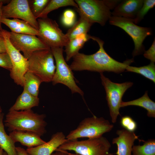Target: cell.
Masks as SVG:
<instances>
[{"label":"cell","instance_id":"obj_28","mask_svg":"<svg viewBox=\"0 0 155 155\" xmlns=\"http://www.w3.org/2000/svg\"><path fill=\"white\" fill-rule=\"evenodd\" d=\"M155 5L154 0H144L142 7L138 12L135 18L132 20L133 22L136 24L140 23L148 11L153 8Z\"/></svg>","mask_w":155,"mask_h":155},{"label":"cell","instance_id":"obj_41","mask_svg":"<svg viewBox=\"0 0 155 155\" xmlns=\"http://www.w3.org/2000/svg\"><path fill=\"white\" fill-rule=\"evenodd\" d=\"M1 112H2V109L1 107L0 106V113Z\"/></svg>","mask_w":155,"mask_h":155},{"label":"cell","instance_id":"obj_27","mask_svg":"<svg viewBox=\"0 0 155 155\" xmlns=\"http://www.w3.org/2000/svg\"><path fill=\"white\" fill-rule=\"evenodd\" d=\"M133 155H155V140L149 139L144 141L142 145H133Z\"/></svg>","mask_w":155,"mask_h":155},{"label":"cell","instance_id":"obj_31","mask_svg":"<svg viewBox=\"0 0 155 155\" xmlns=\"http://www.w3.org/2000/svg\"><path fill=\"white\" fill-rule=\"evenodd\" d=\"M75 15L72 10L67 9L64 12L61 18L63 24L66 27L73 26L75 23Z\"/></svg>","mask_w":155,"mask_h":155},{"label":"cell","instance_id":"obj_12","mask_svg":"<svg viewBox=\"0 0 155 155\" xmlns=\"http://www.w3.org/2000/svg\"><path fill=\"white\" fill-rule=\"evenodd\" d=\"M9 40L13 45L19 51H22L27 59L36 51L51 49L36 35L11 32H9Z\"/></svg>","mask_w":155,"mask_h":155},{"label":"cell","instance_id":"obj_7","mask_svg":"<svg viewBox=\"0 0 155 155\" xmlns=\"http://www.w3.org/2000/svg\"><path fill=\"white\" fill-rule=\"evenodd\" d=\"M100 74L102 84L105 90L106 99L111 121L115 123L118 115H120L119 110L123 95L133 83L130 82L121 83H115L105 77L103 73H100Z\"/></svg>","mask_w":155,"mask_h":155},{"label":"cell","instance_id":"obj_36","mask_svg":"<svg viewBox=\"0 0 155 155\" xmlns=\"http://www.w3.org/2000/svg\"><path fill=\"white\" fill-rule=\"evenodd\" d=\"M17 152L18 155H29L24 148L20 147H16Z\"/></svg>","mask_w":155,"mask_h":155},{"label":"cell","instance_id":"obj_21","mask_svg":"<svg viewBox=\"0 0 155 155\" xmlns=\"http://www.w3.org/2000/svg\"><path fill=\"white\" fill-rule=\"evenodd\" d=\"M146 91L141 97L131 101L123 102L121 103L120 107H123L129 106H136L141 107L147 111V115L150 117H155V103L152 100Z\"/></svg>","mask_w":155,"mask_h":155},{"label":"cell","instance_id":"obj_22","mask_svg":"<svg viewBox=\"0 0 155 155\" xmlns=\"http://www.w3.org/2000/svg\"><path fill=\"white\" fill-rule=\"evenodd\" d=\"M4 116V114L0 113V147L7 155H18L15 143L5 130Z\"/></svg>","mask_w":155,"mask_h":155},{"label":"cell","instance_id":"obj_40","mask_svg":"<svg viewBox=\"0 0 155 155\" xmlns=\"http://www.w3.org/2000/svg\"><path fill=\"white\" fill-rule=\"evenodd\" d=\"M103 155H114L112 154L109 153H108L105 154Z\"/></svg>","mask_w":155,"mask_h":155},{"label":"cell","instance_id":"obj_1","mask_svg":"<svg viewBox=\"0 0 155 155\" xmlns=\"http://www.w3.org/2000/svg\"><path fill=\"white\" fill-rule=\"evenodd\" d=\"M90 39L96 41L99 49L95 53L87 55L79 53L73 57L69 66L72 70H87L103 73L104 71L120 73L134 61L133 58L128 59L123 63L119 62L111 57L104 48V41L100 38L90 36Z\"/></svg>","mask_w":155,"mask_h":155},{"label":"cell","instance_id":"obj_2","mask_svg":"<svg viewBox=\"0 0 155 155\" xmlns=\"http://www.w3.org/2000/svg\"><path fill=\"white\" fill-rule=\"evenodd\" d=\"M45 114L34 113L31 109L9 111L4 121L9 132L17 130L32 132L40 137L46 132Z\"/></svg>","mask_w":155,"mask_h":155},{"label":"cell","instance_id":"obj_39","mask_svg":"<svg viewBox=\"0 0 155 155\" xmlns=\"http://www.w3.org/2000/svg\"><path fill=\"white\" fill-rule=\"evenodd\" d=\"M3 150L0 147V155H3Z\"/></svg>","mask_w":155,"mask_h":155},{"label":"cell","instance_id":"obj_42","mask_svg":"<svg viewBox=\"0 0 155 155\" xmlns=\"http://www.w3.org/2000/svg\"><path fill=\"white\" fill-rule=\"evenodd\" d=\"M3 155H7V153L4 152V153H3Z\"/></svg>","mask_w":155,"mask_h":155},{"label":"cell","instance_id":"obj_29","mask_svg":"<svg viewBox=\"0 0 155 155\" xmlns=\"http://www.w3.org/2000/svg\"><path fill=\"white\" fill-rule=\"evenodd\" d=\"M28 2L31 11L37 19L49 2V0H29Z\"/></svg>","mask_w":155,"mask_h":155},{"label":"cell","instance_id":"obj_32","mask_svg":"<svg viewBox=\"0 0 155 155\" xmlns=\"http://www.w3.org/2000/svg\"><path fill=\"white\" fill-rule=\"evenodd\" d=\"M0 67L9 70H11L12 66L11 61L7 53H0Z\"/></svg>","mask_w":155,"mask_h":155},{"label":"cell","instance_id":"obj_30","mask_svg":"<svg viewBox=\"0 0 155 155\" xmlns=\"http://www.w3.org/2000/svg\"><path fill=\"white\" fill-rule=\"evenodd\" d=\"M120 123L124 129L130 132H134L137 129V123L131 117L128 116L122 117Z\"/></svg>","mask_w":155,"mask_h":155},{"label":"cell","instance_id":"obj_34","mask_svg":"<svg viewBox=\"0 0 155 155\" xmlns=\"http://www.w3.org/2000/svg\"><path fill=\"white\" fill-rule=\"evenodd\" d=\"M2 31L0 30V53H6L5 39Z\"/></svg>","mask_w":155,"mask_h":155},{"label":"cell","instance_id":"obj_35","mask_svg":"<svg viewBox=\"0 0 155 155\" xmlns=\"http://www.w3.org/2000/svg\"><path fill=\"white\" fill-rule=\"evenodd\" d=\"M51 155H80L76 153H69L67 150H65L58 148Z\"/></svg>","mask_w":155,"mask_h":155},{"label":"cell","instance_id":"obj_3","mask_svg":"<svg viewBox=\"0 0 155 155\" xmlns=\"http://www.w3.org/2000/svg\"><path fill=\"white\" fill-rule=\"evenodd\" d=\"M78 13L91 22L103 26L111 16V10L119 3L117 0H75Z\"/></svg>","mask_w":155,"mask_h":155},{"label":"cell","instance_id":"obj_26","mask_svg":"<svg viewBox=\"0 0 155 155\" xmlns=\"http://www.w3.org/2000/svg\"><path fill=\"white\" fill-rule=\"evenodd\" d=\"M126 71L139 74L155 83V65L154 63L150 62L149 65L139 67L128 66Z\"/></svg>","mask_w":155,"mask_h":155},{"label":"cell","instance_id":"obj_4","mask_svg":"<svg viewBox=\"0 0 155 155\" xmlns=\"http://www.w3.org/2000/svg\"><path fill=\"white\" fill-rule=\"evenodd\" d=\"M54 59L51 49L36 51L28 59V71L42 82H52L56 70Z\"/></svg>","mask_w":155,"mask_h":155},{"label":"cell","instance_id":"obj_16","mask_svg":"<svg viewBox=\"0 0 155 155\" xmlns=\"http://www.w3.org/2000/svg\"><path fill=\"white\" fill-rule=\"evenodd\" d=\"M143 0H126L119 3L114 8L111 16L133 20L142 7Z\"/></svg>","mask_w":155,"mask_h":155},{"label":"cell","instance_id":"obj_23","mask_svg":"<svg viewBox=\"0 0 155 155\" xmlns=\"http://www.w3.org/2000/svg\"><path fill=\"white\" fill-rule=\"evenodd\" d=\"M79 13V19L65 34L69 40L81 34H87L93 24L82 14Z\"/></svg>","mask_w":155,"mask_h":155},{"label":"cell","instance_id":"obj_19","mask_svg":"<svg viewBox=\"0 0 155 155\" xmlns=\"http://www.w3.org/2000/svg\"><path fill=\"white\" fill-rule=\"evenodd\" d=\"M39 103L38 97L34 96L23 90L9 111H20L31 109L33 107L38 106Z\"/></svg>","mask_w":155,"mask_h":155},{"label":"cell","instance_id":"obj_11","mask_svg":"<svg viewBox=\"0 0 155 155\" xmlns=\"http://www.w3.org/2000/svg\"><path fill=\"white\" fill-rule=\"evenodd\" d=\"M6 53L10 58L12 68L10 75L17 84L23 87L24 76L28 70V59L22 55L11 43L9 32L3 29Z\"/></svg>","mask_w":155,"mask_h":155},{"label":"cell","instance_id":"obj_10","mask_svg":"<svg viewBox=\"0 0 155 155\" xmlns=\"http://www.w3.org/2000/svg\"><path fill=\"white\" fill-rule=\"evenodd\" d=\"M38 38L51 48L65 46L69 40L56 22L47 17L37 19Z\"/></svg>","mask_w":155,"mask_h":155},{"label":"cell","instance_id":"obj_25","mask_svg":"<svg viewBox=\"0 0 155 155\" xmlns=\"http://www.w3.org/2000/svg\"><path fill=\"white\" fill-rule=\"evenodd\" d=\"M72 6L78 8V6L74 1L73 0H51L37 18H44L47 17V15L51 11L60 7Z\"/></svg>","mask_w":155,"mask_h":155},{"label":"cell","instance_id":"obj_8","mask_svg":"<svg viewBox=\"0 0 155 155\" xmlns=\"http://www.w3.org/2000/svg\"><path fill=\"white\" fill-rule=\"evenodd\" d=\"M109 22L110 24L123 29L132 38L135 46L132 53L133 57L144 52L145 48L143 43L147 36L152 34L151 28L138 26L132 20L121 17L111 16Z\"/></svg>","mask_w":155,"mask_h":155},{"label":"cell","instance_id":"obj_24","mask_svg":"<svg viewBox=\"0 0 155 155\" xmlns=\"http://www.w3.org/2000/svg\"><path fill=\"white\" fill-rule=\"evenodd\" d=\"M41 80L32 73L27 71L24 78V90L32 95L38 97L39 88L41 83Z\"/></svg>","mask_w":155,"mask_h":155},{"label":"cell","instance_id":"obj_38","mask_svg":"<svg viewBox=\"0 0 155 155\" xmlns=\"http://www.w3.org/2000/svg\"><path fill=\"white\" fill-rule=\"evenodd\" d=\"M10 1L8 0H0V3H3V4H8L10 2Z\"/></svg>","mask_w":155,"mask_h":155},{"label":"cell","instance_id":"obj_17","mask_svg":"<svg viewBox=\"0 0 155 155\" xmlns=\"http://www.w3.org/2000/svg\"><path fill=\"white\" fill-rule=\"evenodd\" d=\"M9 135L15 143L20 142L28 148L35 147L46 142L40 136L30 132L15 130L10 132Z\"/></svg>","mask_w":155,"mask_h":155},{"label":"cell","instance_id":"obj_37","mask_svg":"<svg viewBox=\"0 0 155 155\" xmlns=\"http://www.w3.org/2000/svg\"><path fill=\"white\" fill-rule=\"evenodd\" d=\"M3 4V3H0V30L1 31H2L3 29L1 26L2 23L1 22V20L2 18H3L2 14V7Z\"/></svg>","mask_w":155,"mask_h":155},{"label":"cell","instance_id":"obj_14","mask_svg":"<svg viewBox=\"0 0 155 155\" xmlns=\"http://www.w3.org/2000/svg\"><path fill=\"white\" fill-rule=\"evenodd\" d=\"M67 140L62 132L53 134L50 140L40 145L28 148L26 151L29 155H51Z\"/></svg>","mask_w":155,"mask_h":155},{"label":"cell","instance_id":"obj_20","mask_svg":"<svg viewBox=\"0 0 155 155\" xmlns=\"http://www.w3.org/2000/svg\"><path fill=\"white\" fill-rule=\"evenodd\" d=\"M90 39V35L87 34H81L69 40L65 46V61H69L78 53L79 50Z\"/></svg>","mask_w":155,"mask_h":155},{"label":"cell","instance_id":"obj_13","mask_svg":"<svg viewBox=\"0 0 155 155\" xmlns=\"http://www.w3.org/2000/svg\"><path fill=\"white\" fill-rule=\"evenodd\" d=\"M2 14L3 18H13L24 20L38 30L37 20L31 11L28 0H11L7 5L2 6Z\"/></svg>","mask_w":155,"mask_h":155},{"label":"cell","instance_id":"obj_9","mask_svg":"<svg viewBox=\"0 0 155 155\" xmlns=\"http://www.w3.org/2000/svg\"><path fill=\"white\" fill-rule=\"evenodd\" d=\"M51 49L56 62V70L52 81L53 84H62L67 86L72 94L78 93L83 96L84 93L76 84L72 70L64 59L63 47Z\"/></svg>","mask_w":155,"mask_h":155},{"label":"cell","instance_id":"obj_33","mask_svg":"<svg viewBox=\"0 0 155 155\" xmlns=\"http://www.w3.org/2000/svg\"><path fill=\"white\" fill-rule=\"evenodd\" d=\"M144 56L146 58L150 60L151 62L154 63L155 62V40L154 38L153 43L147 51H145Z\"/></svg>","mask_w":155,"mask_h":155},{"label":"cell","instance_id":"obj_6","mask_svg":"<svg viewBox=\"0 0 155 155\" xmlns=\"http://www.w3.org/2000/svg\"><path fill=\"white\" fill-rule=\"evenodd\" d=\"M111 147L108 140L102 136L84 140H67L58 148L80 155H103L108 153Z\"/></svg>","mask_w":155,"mask_h":155},{"label":"cell","instance_id":"obj_18","mask_svg":"<svg viewBox=\"0 0 155 155\" xmlns=\"http://www.w3.org/2000/svg\"><path fill=\"white\" fill-rule=\"evenodd\" d=\"M1 22L7 26L11 32L19 34H25L38 36L39 32L29 23L24 20L18 19H12L2 18Z\"/></svg>","mask_w":155,"mask_h":155},{"label":"cell","instance_id":"obj_5","mask_svg":"<svg viewBox=\"0 0 155 155\" xmlns=\"http://www.w3.org/2000/svg\"><path fill=\"white\" fill-rule=\"evenodd\" d=\"M114 125L103 117H98L94 115L83 120L78 127L71 131L66 136L68 140H75L82 137L93 138L102 136L111 131Z\"/></svg>","mask_w":155,"mask_h":155},{"label":"cell","instance_id":"obj_15","mask_svg":"<svg viewBox=\"0 0 155 155\" xmlns=\"http://www.w3.org/2000/svg\"><path fill=\"white\" fill-rule=\"evenodd\" d=\"M118 136L112 140L113 144L117 146V155H131L132 149L135 141L138 139V136L134 132L128 131L124 129L117 131Z\"/></svg>","mask_w":155,"mask_h":155}]
</instances>
